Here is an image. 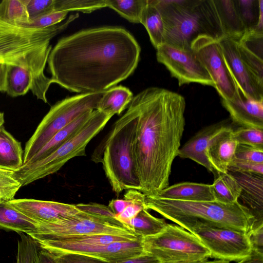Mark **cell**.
<instances>
[{"label": "cell", "instance_id": "obj_1", "mask_svg": "<svg viewBox=\"0 0 263 263\" xmlns=\"http://www.w3.org/2000/svg\"><path fill=\"white\" fill-rule=\"evenodd\" d=\"M140 52L135 38L122 27L79 31L52 48L47 60L51 82L79 93L106 90L135 71Z\"/></svg>", "mask_w": 263, "mask_h": 263}, {"label": "cell", "instance_id": "obj_2", "mask_svg": "<svg viewBox=\"0 0 263 263\" xmlns=\"http://www.w3.org/2000/svg\"><path fill=\"white\" fill-rule=\"evenodd\" d=\"M129 103L136 116L133 155L140 191L156 196L169 186L185 125V100L174 91L151 87Z\"/></svg>", "mask_w": 263, "mask_h": 263}, {"label": "cell", "instance_id": "obj_3", "mask_svg": "<svg viewBox=\"0 0 263 263\" xmlns=\"http://www.w3.org/2000/svg\"><path fill=\"white\" fill-rule=\"evenodd\" d=\"M146 209L191 232L203 226L232 229L248 233L253 229L255 219L249 209L238 201L226 203L217 200L184 201L146 196Z\"/></svg>", "mask_w": 263, "mask_h": 263}, {"label": "cell", "instance_id": "obj_4", "mask_svg": "<svg viewBox=\"0 0 263 263\" xmlns=\"http://www.w3.org/2000/svg\"><path fill=\"white\" fill-rule=\"evenodd\" d=\"M164 26V44L191 51L199 35L217 40L226 36L214 0H153Z\"/></svg>", "mask_w": 263, "mask_h": 263}, {"label": "cell", "instance_id": "obj_5", "mask_svg": "<svg viewBox=\"0 0 263 263\" xmlns=\"http://www.w3.org/2000/svg\"><path fill=\"white\" fill-rule=\"evenodd\" d=\"M136 127V113L129 103L127 110L115 121L91 155L92 161L102 164L105 176L117 195L129 189L140 191L133 155Z\"/></svg>", "mask_w": 263, "mask_h": 263}, {"label": "cell", "instance_id": "obj_6", "mask_svg": "<svg viewBox=\"0 0 263 263\" xmlns=\"http://www.w3.org/2000/svg\"><path fill=\"white\" fill-rule=\"evenodd\" d=\"M113 115L95 109L82 128L73 137L46 157L29 164H24L13 175L25 186L59 171L72 158L85 156L89 142L105 126Z\"/></svg>", "mask_w": 263, "mask_h": 263}, {"label": "cell", "instance_id": "obj_7", "mask_svg": "<svg viewBox=\"0 0 263 263\" xmlns=\"http://www.w3.org/2000/svg\"><path fill=\"white\" fill-rule=\"evenodd\" d=\"M105 91L66 97L51 106L25 144L23 164L27 162L58 132L79 116L96 109Z\"/></svg>", "mask_w": 263, "mask_h": 263}, {"label": "cell", "instance_id": "obj_8", "mask_svg": "<svg viewBox=\"0 0 263 263\" xmlns=\"http://www.w3.org/2000/svg\"><path fill=\"white\" fill-rule=\"evenodd\" d=\"M145 252L160 263H191L210 258V252L192 233L174 223H167L160 233L143 238Z\"/></svg>", "mask_w": 263, "mask_h": 263}, {"label": "cell", "instance_id": "obj_9", "mask_svg": "<svg viewBox=\"0 0 263 263\" xmlns=\"http://www.w3.org/2000/svg\"><path fill=\"white\" fill-rule=\"evenodd\" d=\"M76 205L78 209L76 214L55 222L39 223L34 231L26 234L36 241L96 234H135L127 229L107 223L93 213L89 203Z\"/></svg>", "mask_w": 263, "mask_h": 263}, {"label": "cell", "instance_id": "obj_10", "mask_svg": "<svg viewBox=\"0 0 263 263\" xmlns=\"http://www.w3.org/2000/svg\"><path fill=\"white\" fill-rule=\"evenodd\" d=\"M194 234L210 252V258L238 262L248 257L252 249L247 233L224 227L203 226Z\"/></svg>", "mask_w": 263, "mask_h": 263}, {"label": "cell", "instance_id": "obj_11", "mask_svg": "<svg viewBox=\"0 0 263 263\" xmlns=\"http://www.w3.org/2000/svg\"><path fill=\"white\" fill-rule=\"evenodd\" d=\"M218 41L199 35L192 42L191 49L211 76L221 99L232 100L239 90L226 65Z\"/></svg>", "mask_w": 263, "mask_h": 263}, {"label": "cell", "instance_id": "obj_12", "mask_svg": "<svg viewBox=\"0 0 263 263\" xmlns=\"http://www.w3.org/2000/svg\"><path fill=\"white\" fill-rule=\"evenodd\" d=\"M40 248L52 254L77 253L95 257L111 263L140 255L144 253L143 238L106 245H79L68 244L57 240L36 241Z\"/></svg>", "mask_w": 263, "mask_h": 263}, {"label": "cell", "instance_id": "obj_13", "mask_svg": "<svg viewBox=\"0 0 263 263\" xmlns=\"http://www.w3.org/2000/svg\"><path fill=\"white\" fill-rule=\"evenodd\" d=\"M156 50L158 62L177 80L179 86L198 83L215 87L211 76L192 50L183 51L166 44L162 45Z\"/></svg>", "mask_w": 263, "mask_h": 263}, {"label": "cell", "instance_id": "obj_14", "mask_svg": "<svg viewBox=\"0 0 263 263\" xmlns=\"http://www.w3.org/2000/svg\"><path fill=\"white\" fill-rule=\"evenodd\" d=\"M218 41L226 65L239 92L246 98L263 100V86L240 59L236 39L225 36Z\"/></svg>", "mask_w": 263, "mask_h": 263}, {"label": "cell", "instance_id": "obj_15", "mask_svg": "<svg viewBox=\"0 0 263 263\" xmlns=\"http://www.w3.org/2000/svg\"><path fill=\"white\" fill-rule=\"evenodd\" d=\"M9 202L37 224L53 222L76 214V204L34 199H14Z\"/></svg>", "mask_w": 263, "mask_h": 263}, {"label": "cell", "instance_id": "obj_16", "mask_svg": "<svg viewBox=\"0 0 263 263\" xmlns=\"http://www.w3.org/2000/svg\"><path fill=\"white\" fill-rule=\"evenodd\" d=\"M233 124L239 127L263 129V100L246 98L239 91L232 100L221 99Z\"/></svg>", "mask_w": 263, "mask_h": 263}, {"label": "cell", "instance_id": "obj_17", "mask_svg": "<svg viewBox=\"0 0 263 263\" xmlns=\"http://www.w3.org/2000/svg\"><path fill=\"white\" fill-rule=\"evenodd\" d=\"M230 126L228 121L225 120L203 127L180 147L178 156L191 159L213 174L205 155L207 148L216 136Z\"/></svg>", "mask_w": 263, "mask_h": 263}, {"label": "cell", "instance_id": "obj_18", "mask_svg": "<svg viewBox=\"0 0 263 263\" xmlns=\"http://www.w3.org/2000/svg\"><path fill=\"white\" fill-rule=\"evenodd\" d=\"M229 172L241 189L239 198L251 211L255 219L253 229L263 226V175L256 174Z\"/></svg>", "mask_w": 263, "mask_h": 263}, {"label": "cell", "instance_id": "obj_19", "mask_svg": "<svg viewBox=\"0 0 263 263\" xmlns=\"http://www.w3.org/2000/svg\"><path fill=\"white\" fill-rule=\"evenodd\" d=\"M237 41V50L243 63L263 86V32L247 30Z\"/></svg>", "mask_w": 263, "mask_h": 263}, {"label": "cell", "instance_id": "obj_20", "mask_svg": "<svg viewBox=\"0 0 263 263\" xmlns=\"http://www.w3.org/2000/svg\"><path fill=\"white\" fill-rule=\"evenodd\" d=\"M232 126L216 136L206 151V157L213 170L214 176L228 172V167L235 157L237 146Z\"/></svg>", "mask_w": 263, "mask_h": 263}, {"label": "cell", "instance_id": "obj_21", "mask_svg": "<svg viewBox=\"0 0 263 263\" xmlns=\"http://www.w3.org/2000/svg\"><path fill=\"white\" fill-rule=\"evenodd\" d=\"M156 196L184 201L215 200L211 184L193 182H183L168 186Z\"/></svg>", "mask_w": 263, "mask_h": 263}, {"label": "cell", "instance_id": "obj_22", "mask_svg": "<svg viewBox=\"0 0 263 263\" xmlns=\"http://www.w3.org/2000/svg\"><path fill=\"white\" fill-rule=\"evenodd\" d=\"M92 111L93 110L88 111L79 116L67 126L58 132L25 164L34 162L46 157L73 137L82 128L89 119Z\"/></svg>", "mask_w": 263, "mask_h": 263}, {"label": "cell", "instance_id": "obj_23", "mask_svg": "<svg viewBox=\"0 0 263 263\" xmlns=\"http://www.w3.org/2000/svg\"><path fill=\"white\" fill-rule=\"evenodd\" d=\"M21 143L4 126L0 131V168L14 171L23 164Z\"/></svg>", "mask_w": 263, "mask_h": 263}, {"label": "cell", "instance_id": "obj_24", "mask_svg": "<svg viewBox=\"0 0 263 263\" xmlns=\"http://www.w3.org/2000/svg\"><path fill=\"white\" fill-rule=\"evenodd\" d=\"M37 225L9 202H0V228L27 234L34 231Z\"/></svg>", "mask_w": 263, "mask_h": 263}, {"label": "cell", "instance_id": "obj_25", "mask_svg": "<svg viewBox=\"0 0 263 263\" xmlns=\"http://www.w3.org/2000/svg\"><path fill=\"white\" fill-rule=\"evenodd\" d=\"M133 97L132 91L126 87H112L104 92L96 109L113 116L119 115L127 109Z\"/></svg>", "mask_w": 263, "mask_h": 263}, {"label": "cell", "instance_id": "obj_26", "mask_svg": "<svg viewBox=\"0 0 263 263\" xmlns=\"http://www.w3.org/2000/svg\"><path fill=\"white\" fill-rule=\"evenodd\" d=\"M226 36L239 39L246 29L240 18L234 0H214Z\"/></svg>", "mask_w": 263, "mask_h": 263}, {"label": "cell", "instance_id": "obj_27", "mask_svg": "<svg viewBox=\"0 0 263 263\" xmlns=\"http://www.w3.org/2000/svg\"><path fill=\"white\" fill-rule=\"evenodd\" d=\"M167 223L164 218L156 217L147 209H143L125 224L136 235L144 238L160 233L164 230Z\"/></svg>", "mask_w": 263, "mask_h": 263}, {"label": "cell", "instance_id": "obj_28", "mask_svg": "<svg viewBox=\"0 0 263 263\" xmlns=\"http://www.w3.org/2000/svg\"><path fill=\"white\" fill-rule=\"evenodd\" d=\"M142 24L149 35L153 46L156 49L164 44V26L161 15L153 0H147L141 18Z\"/></svg>", "mask_w": 263, "mask_h": 263}, {"label": "cell", "instance_id": "obj_29", "mask_svg": "<svg viewBox=\"0 0 263 263\" xmlns=\"http://www.w3.org/2000/svg\"><path fill=\"white\" fill-rule=\"evenodd\" d=\"M246 31L263 32V0H234Z\"/></svg>", "mask_w": 263, "mask_h": 263}, {"label": "cell", "instance_id": "obj_30", "mask_svg": "<svg viewBox=\"0 0 263 263\" xmlns=\"http://www.w3.org/2000/svg\"><path fill=\"white\" fill-rule=\"evenodd\" d=\"M211 187L215 200L226 203H233L238 201L241 189L229 172L219 173L214 176Z\"/></svg>", "mask_w": 263, "mask_h": 263}, {"label": "cell", "instance_id": "obj_31", "mask_svg": "<svg viewBox=\"0 0 263 263\" xmlns=\"http://www.w3.org/2000/svg\"><path fill=\"white\" fill-rule=\"evenodd\" d=\"M0 21L18 26L29 22L25 0H3L0 2Z\"/></svg>", "mask_w": 263, "mask_h": 263}, {"label": "cell", "instance_id": "obj_32", "mask_svg": "<svg viewBox=\"0 0 263 263\" xmlns=\"http://www.w3.org/2000/svg\"><path fill=\"white\" fill-rule=\"evenodd\" d=\"M106 7L116 11L122 17L133 23H140L147 0H105Z\"/></svg>", "mask_w": 263, "mask_h": 263}, {"label": "cell", "instance_id": "obj_33", "mask_svg": "<svg viewBox=\"0 0 263 263\" xmlns=\"http://www.w3.org/2000/svg\"><path fill=\"white\" fill-rule=\"evenodd\" d=\"M145 196L138 190H127L124 194L123 198L127 199L129 203L121 213L116 216L117 219L125 224L143 209H146L145 205Z\"/></svg>", "mask_w": 263, "mask_h": 263}, {"label": "cell", "instance_id": "obj_34", "mask_svg": "<svg viewBox=\"0 0 263 263\" xmlns=\"http://www.w3.org/2000/svg\"><path fill=\"white\" fill-rule=\"evenodd\" d=\"M22 187L13 175V171L0 168V202H9Z\"/></svg>", "mask_w": 263, "mask_h": 263}, {"label": "cell", "instance_id": "obj_35", "mask_svg": "<svg viewBox=\"0 0 263 263\" xmlns=\"http://www.w3.org/2000/svg\"><path fill=\"white\" fill-rule=\"evenodd\" d=\"M61 11L91 13L106 7L105 0H60Z\"/></svg>", "mask_w": 263, "mask_h": 263}, {"label": "cell", "instance_id": "obj_36", "mask_svg": "<svg viewBox=\"0 0 263 263\" xmlns=\"http://www.w3.org/2000/svg\"><path fill=\"white\" fill-rule=\"evenodd\" d=\"M233 133L238 144L263 148V129L238 127Z\"/></svg>", "mask_w": 263, "mask_h": 263}, {"label": "cell", "instance_id": "obj_37", "mask_svg": "<svg viewBox=\"0 0 263 263\" xmlns=\"http://www.w3.org/2000/svg\"><path fill=\"white\" fill-rule=\"evenodd\" d=\"M29 21L57 11V0H25Z\"/></svg>", "mask_w": 263, "mask_h": 263}, {"label": "cell", "instance_id": "obj_38", "mask_svg": "<svg viewBox=\"0 0 263 263\" xmlns=\"http://www.w3.org/2000/svg\"><path fill=\"white\" fill-rule=\"evenodd\" d=\"M68 13V11L52 12L28 23L21 24L18 25V27L32 29L48 28L62 23L66 18Z\"/></svg>", "mask_w": 263, "mask_h": 263}, {"label": "cell", "instance_id": "obj_39", "mask_svg": "<svg viewBox=\"0 0 263 263\" xmlns=\"http://www.w3.org/2000/svg\"><path fill=\"white\" fill-rule=\"evenodd\" d=\"M44 29H32L13 26L0 21V43L35 35Z\"/></svg>", "mask_w": 263, "mask_h": 263}, {"label": "cell", "instance_id": "obj_40", "mask_svg": "<svg viewBox=\"0 0 263 263\" xmlns=\"http://www.w3.org/2000/svg\"><path fill=\"white\" fill-rule=\"evenodd\" d=\"M234 159L245 161L263 163V148L238 144Z\"/></svg>", "mask_w": 263, "mask_h": 263}, {"label": "cell", "instance_id": "obj_41", "mask_svg": "<svg viewBox=\"0 0 263 263\" xmlns=\"http://www.w3.org/2000/svg\"><path fill=\"white\" fill-rule=\"evenodd\" d=\"M228 172L263 175V163L245 161L234 159L228 167Z\"/></svg>", "mask_w": 263, "mask_h": 263}, {"label": "cell", "instance_id": "obj_42", "mask_svg": "<svg viewBox=\"0 0 263 263\" xmlns=\"http://www.w3.org/2000/svg\"><path fill=\"white\" fill-rule=\"evenodd\" d=\"M59 263H108L100 259L77 253L52 254Z\"/></svg>", "mask_w": 263, "mask_h": 263}, {"label": "cell", "instance_id": "obj_43", "mask_svg": "<svg viewBox=\"0 0 263 263\" xmlns=\"http://www.w3.org/2000/svg\"><path fill=\"white\" fill-rule=\"evenodd\" d=\"M37 250L33 246L24 244L17 247L16 263H37Z\"/></svg>", "mask_w": 263, "mask_h": 263}, {"label": "cell", "instance_id": "obj_44", "mask_svg": "<svg viewBox=\"0 0 263 263\" xmlns=\"http://www.w3.org/2000/svg\"><path fill=\"white\" fill-rule=\"evenodd\" d=\"M252 251L263 254V226L247 233Z\"/></svg>", "mask_w": 263, "mask_h": 263}, {"label": "cell", "instance_id": "obj_45", "mask_svg": "<svg viewBox=\"0 0 263 263\" xmlns=\"http://www.w3.org/2000/svg\"><path fill=\"white\" fill-rule=\"evenodd\" d=\"M111 263H160L154 256L147 253Z\"/></svg>", "mask_w": 263, "mask_h": 263}, {"label": "cell", "instance_id": "obj_46", "mask_svg": "<svg viewBox=\"0 0 263 263\" xmlns=\"http://www.w3.org/2000/svg\"><path fill=\"white\" fill-rule=\"evenodd\" d=\"M128 203V201L124 198L122 199H114L109 201L108 206L116 217L124 210Z\"/></svg>", "mask_w": 263, "mask_h": 263}, {"label": "cell", "instance_id": "obj_47", "mask_svg": "<svg viewBox=\"0 0 263 263\" xmlns=\"http://www.w3.org/2000/svg\"><path fill=\"white\" fill-rule=\"evenodd\" d=\"M210 263H229L228 261L215 259ZM236 263H263V254L252 251L251 254L247 258Z\"/></svg>", "mask_w": 263, "mask_h": 263}, {"label": "cell", "instance_id": "obj_48", "mask_svg": "<svg viewBox=\"0 0 263 263\" xmlns=\"http://www.w3.org/2000/svg\"><path fill=\"white\" fill-rule=\"evenodd\" d=\"M37 263H59L53 254L39 246Z\"/></svg>", "mask_w": 263, "mask_h": 263}, {"label": "cell", "instance_id": "obj_49", "mask_svg": "<svg viewBox=\"0 0 263 263\" xmlns=\"http://www.w3.org/2000/svg\"><path fill=\"white\" fill-rule=\"evenodd\" d=\"M6 65L0 63V91H6Z\"/></svg>", "mask_w": 263, "mask_h": 263}, {"label": "cell", "instance_id": "obj_50", "mask_svg": "<svg viewBox=\"0 0 263 263\" xmlns=\"http://www.w3.org/2000/svg\"><path fill=\"white\" fill-rule=\"evenodd\" d=\"M5 123L4 114L3 112H0V131L1 129L4 126Z\"/></svg>", "mask_w": 263, "mask_h": 263}, {"label": "cell", "instance_id": "obj_51", "mask_svg": "<svg viewBox=\"0 0 263 263\" xmlns=\"http://www.w3.org/2000/svg\"><path fill=\"white\" fill-rule=\"evenodd\" d=\"M211 261H209L208 259H205L201 261H199L197 262H191V263H210Z\"/></svg>", "mask_w": 263, "mask_h": 263}]
</instances>
